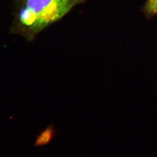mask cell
Returning <instances> with one entry per match:
<instances>
[{
	"label": "cell",
	"instance_id": "6da1fadb",
	"mask_svg": "<svg viewBox=\"0 0 157 157\" xmlns=\"http://www.w3.org/2000/svg\"><path fill=\"white\" fill-rule=\"evenodd\" d=\"M78 0H27L20 20L30 33L29 41L72 9Z\"/></svg>",
	"mask_w": 157,
	"mask_h": 157
},
{
	"label": "cell",
	"instance_id": "7a4b0ae2",
	"mask_svg": "<svg viewBox=\"0 0 157 157\" xmlns=\"http://www.w3.org/2000/svg\"><path fill=\"white\" fill-rule=\"evenodd\" d=\"M56 136V130L53 124L49 125L47 128L40 131L37 135L36 139L33 146H43L50 143L54 137Z\"/></svg>",
	"mask_w": 157,
	"mask_h": 157
},
{
	"label": "cell",
	"instance_id": "3957f363",
	"mask_svg": "<svg viewBox=\"0 0 157 157\" xmlns=\"http://www.w3.org/2000/svg\"><path fill=\"white\" fill-rule=\"evenodd\" d=\"M144 11L149 16H153L157 14V0H147Z\"/></svg>",
	"mask_w": 157,
	"mask_h": 157
}]
</instances>
